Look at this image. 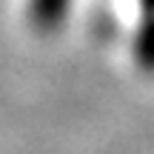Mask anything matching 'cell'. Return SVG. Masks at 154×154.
Listing matches in <instances>:
<instances>
[{
  "mask_svg": "<svg viewBox=\"0 0 154 154\" xmlns=\"http://www.w3.org/2000/svg\"><path fill=\"white\" fill-rule=\"evenodd\" d=\"M137 57L146 69H154V0H143V29L137 37Z\"/></svg>",
  "mask_w": 154,
  "mask_h": 154,
  "instance_id": "cell-1",
  "label": "cell"
},
{
  "mask_svg": "<svg viewBox=\"0 0 154 154\" xmlns=\"http://www.w3.org/2000/svg\"><path fill=\"white\" fill-rule=\"evenodd\" d=\"M69 0H32V20L37 29L49 32L66 17Z\"/></svg>",
  "mask_w": 154,
  "mask_h": 154,
  "instance_id": "cell-2",
  "label": "cell"
}]
</instances>
